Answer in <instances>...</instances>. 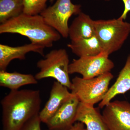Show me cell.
Masks as SVG:
<instances>
[{
    "label": "cell",
    "mask_w": 130,
    "mask_h": 130,
    "mask_svg": "<svg viewBox=\"0 0 130 130\" xmlns=\"http://www.w3.org/2000/svg\"><path fill=\"white\" fill-rule=\"evenodd\" d=\"M124 4V9L120 18L124 20L126 19L127 14L130 11V0H122Z\"/></svg>",
    "instance_id": "cell-20"
},
{
    "label": "cell",
    "mask_w": 130,
    "mask_h": 130,
    "mask_svg": "<svg viewBox=\"0 0 130 130\" xmlns=\"http://www.w3.org/2000/svg\"><path fill=\"white\" fill-rule=\"evenodd\" d=\"M68 130H86L85 128L84 124L83 123L80 122H77L74 123V124L70 129Z\"/></svg>",
    "instance_id": "cell-21"
},
{
    "label": "cell",
    "mask_w": 130,
    "mask_h": 130,
    "mask_svg": "<svg viewBox=\"0 0 130 130\" xmlns=\"http://www.w3.org/2000/svg\"><path fill=\"white\" fill-rule=\"evenodd\" d=\"M109 56L102 52L95 56L74 59L69 65V74L79 73L83 78L89 79L110 72L114 67V64Z\"/></svg>",
    "instance_id": "cell-7"
},
{
    "label": "cell",
    "mask_w": 130,
    "mask_h": 130,
    "mask_svg": "<svg viewBox=\"0 0 130 130\" xmlns=\"http://www.w3.org/2000/svg\"><path fill=\"white\" fill-rule=\"evenodd\" d=\"M67 47L79 58L98 55L103 52L102 47L96 35L88 38L71 41Z\"/></svg>",
    "instance_id": "cell-15"
},
{
    "label": "cell",
    "mask_w": 130,
    "mask_h": 130,
    "mask_svg": "<svg viewBox=\"0 0 130 130\" xmlns=\"http://www.w3.org/2000/svg\"><path fill=\"white\" fill-rule=\"evenodd\" d=\"M39 90H11L1 101L3 130H21L40 111Z\"/></svg>",
    "instance_id": "cell-1"
},
{
    "label": "cell",
    "mask_w": 130,
    "mask_h": 130,
    "mask_svg": "<svg viewBox=\"0 0 130 130\" xmlns=\"http://www.w3.org/2000/svg\"><path fill=\"white\" fill-rule=\"evenodd\" d=\"M53 1H54V0H53Z\"/></svg>",
    "instance_id": "cell-23"
},
{
    "label": "cell",
    "mask_w": 130,
    "mask_h": 130,
    "mask_svg": "<svg viewBox=\"0 0 130 130\" xmlns=\"http://www.w3.org/2000/svg\"><path fill=\"white\" fill-rule=\"evenodd\" d=\"M24 0H0V23H4L23 13Z\"/></svg>",
    "instance_id": "cell-17"
},
{
    "label": "cell",
    "mask_w": 130,
    "mask_h": 130,
    "mask_svg": "<svg viewBox=\"0 0 130 130\" xmlns=\"http://www.w3.org/2000/svg\"><path fill=\"white\" fill-rule=\"evenodd\" d=\"M113 77L110 72L89 79L76 76L72 80L70 90L79 102L94 106L104 99L109 90L110 81Z\"/></svg>",
    "instance_id": "cell-4"
},
{
    "label": "cell",
    "mask_w": 130,
    "mask_h": 130,
    "mask_svg": "<svg viewBox=\"0 0 130 130\" xmlns=\"http://www.w3.org/2000/svg\"><path fill=\"white\" fill-rule=\"evenodd\" d=\"M102 116L109 130H130V103L111 101L104 107Z\"/></svg>",
    "instance_id": "cell-8"
},
{
    "label": "cell",
    "mask_w": 130,
    "mask_h": 130,
    "mask_svg": "<svg viewBox=\"0 0 130 130\" xmlns=\"http://www.w3.org/2000/svg\"><path fill=\"white\" fill-rule=\"evenodd\" d=\"M79 103L77 98L73 95L60 107L46 123L48 129L68 130L70 129L76 122Z\"/></svg>",
    "instance_id": "cell-9"
},
{
    "label": "cell",
    "mask_w": 130,
    "mask_h": 130,
    "mask_svg": "<svg viewBox=\"0 0 130 130\" xmlns=\"http://www.w3.org/2000/svg\"><path fill=\"white\" fill-rule=\"evenodd\" d=\"M37 83V79L32 74L0 71V86L11 90H18L24 85Z\"/></svg>",
    "instance_id": "cell-16"
},
{
    "label": "cell",
    "mask_w": 130,
    "mask_h": 130,
    "mask_svg": "<svg viewBox=\"0 0 130 130\" xmlns=\"http://www.w3.org/2000/svg\"><path fill=\"white\" fill-rule=\"evenodd\" d=\"M45 48L40 44L32 43L17 47L0 44V71H6L8 65L13 60L25 59L26 55L29 52L37 53L44 56Z\"/></svg>",
    "instance_id": "cell-11"
},
{
    "label": "cell",
    "mask_w": 130,
    "mask_h": 130,
    "mask_svg": "<svg viewBox=\"0 0 130 130\" xmlns=\"http://www.w3.org/2000/svg\"><path fill=\"white\" fill-rule=\"evenodd\" d=\"M130 90V54L115 83L109 88L104 99L99 104V107L101 108L104 107L116 96L125 94Z\"/></svg>",
    "instance_id": "cell-13"
},
{
    "label": "cell",
    "mask_w": 130,
    "mask_h": 130,
    "mask_svg": "<svg viewBox=\"0 0 130 130\" xmlns=\"http://www.w3.org/2000/svg\"><path fill=\"white\" fill-rule=\"evenodd\" d=\"M104 1H109V0H104Z\"/></svg>",
    "instance_id": "cell-22"
},
{
    "label": "cell",
    "mask_w": 130,
    "mask_h": 130,
    "mask_svg": "<svg viewBox=\"0 0 130 130\" xmlns=\"http://www.w3.org/2000/svg\"><path fill=\"white\" fill-rule=\"evenodd\" d=\"M95 35L94 20L82 12L74 19L69 26V37L71 41L90 38Z\"/></svg>",
    "instance_id": "cell-14"
},
{
    "label": "cell",
    "mask_w": 130,
    "mask_h": 130,
    "mask_svg": "<svg viewBox=\"0 0 130 130\" xmlns=\"http://www.w3.org/2000/svg\"><path fill=\"white\" fill-rule=\"evenodd\" d=\"M41 122L39 115H36L26 123L21 130H41Z\"/></svg>",
    "instance_id": "cell-19"
},
{
    "label": "cell",
    "mask_w": 130,
    "mask_h": 130,
    "mask_svg": "<svg viewBox=\"0 0 130 130\" xmlns=\"http://www.w3.org/2000/svg\"><path fill=\"white\" fill-rule=\"evenodd\" d=\"M18 34L28 38L31 43L51 47L61 35L44 21L40 14L23 13L0 25V34Z\"/></svg>",
    "instance_id": "cell-2"
},
{
    "label": "cell",
    "mask_w": 130,
    "mask_h": 130,
    "mask_svg": "<svg viewBox=\"0 0 130 130\" xmlns=\"http://www.w3.org/2000/svg\"><path fill=\"white\" fill-rule=\"evenodd\" d=\"M119 18L94 20L95 35L108 55L121 48L130 32V23Z\"/></svg>",
    "instance_id": "cell-3"
},
{
    "label": "cell",
    "mask_w": 130,
    "mask_h": 130,
    "mask_svg": "<svg viewBox=\"0 0 130 130\" xmlns=\"http://www.w3.org/2000/svg\"><path fill=\"white\" fill-rule=\"evenodd\" d=\"M68 89L58 81L54 82L48 100L39 113L42 123L46 124L60 107L73 95Z\"/></svg>",
    "instance_id": "cell-10"
},
{
    "label": "cell",
    "mask_w": 130,
    "mask_h": 130,
    "mask_svg": "<svg viewBox=\"0 0 130 130\" xmlns=\"http://www.w3.org/2000/svg\"><path fill=\"white\" fill-rule=\"evenodd\" d=\"M48 0H24L23 13L29 15L40 14L46 8ZM53 2V0H50Z\"/></svg>",
    "instance_id": "cell-18"
},
{
    "label": "cell",
    "mask_w": 130,
    "mask_h": 130,
    "mask_svg": "<svg viewBox=\"0 0 130 130\" xmlns=\"http://www.w3.org/2000/svg\"><path fill=\"white\" fill-rule=\"evenodd\" d=\"M94 106L79 102L77 110L76 122H80L86 126V130H109L102 115Z\"/></svg>",
    "instance_id": "cell-12"
},
{
    "label": "cell",
    "mask_w": 130,
    "mask_h": 130,
    "mask_svg": "<svg viewBox=\"0 0 130 130\" xmlns=\"http://www.w3.org/2000/svg\"><path fill=\"white\" fill-rule=\"evenodd\" d=\"M69 56L64 48L53 50L40 60L37 66L40 71L35 76L37 80L52 78L70 89L72 83L69 77Z\"/></svg>",
    "instance_id": "cell-5"
},
{
    "label": "cell",
    "mask_w": 130,
    "mask_h": 130,
    "mask_svg": "<svg viewBox=\"0 0 130 130\" xmlns=\"http://www.w3.org/2000/svg\"><path fill=\"white\" fill-rule=\"evenodd\" d=\"M81 12V6L74 5L71 0H57L53 6L40 13L44 21L64 38L69 37V19Z\"/></svg>",
    "instance_id": "cell-6"
}]
</instances>
